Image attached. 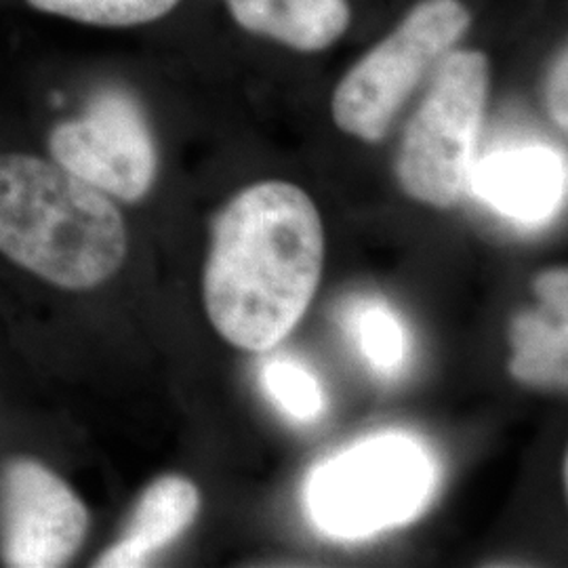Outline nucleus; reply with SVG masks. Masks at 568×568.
I'll return each mask as SVG.
<instances>
[{
    "mask_svg": "<svg viewBox=\"0 0 568 568\" xmlns=\"http://www.w3.org/2000/svg\"><path fill=\"white\" fill-rule=\"evenodd\" d=\"M356 337L366 361L377 371L392 373L405 363V331L384 305H363L356 316Z\"/></svg>",
    "mask_w": 568,
    "mask_h": 568,
    "instance_id": "4468645a",
    "label": "nucleus"
},
{
    "mask_svg": "<svg viewBox=\"0 0 568 568\" xmlns=\"http://www.w3.org/2000/svg\"><path fill=\"white\" fill-rule=\"evenodd\" d=\"M490 61L476 49L448 51L405 129L396 175L406 194L432 206L464 199L485 121Z\"/></svg>",
    "mask_w": 568,
    "mask_h": 568,
    "instance_id": "20e7f679",
    "label": "nucleus"
},
{
    "mask_svg": "<svg viewBox=\"0 0 568 568\" xmlns=\"http://www.w3.org/2000/svg\"><path fill=\"white\" fill-rule=\"evenodd\" d=\"M185 0H0V11L95 30H145L180 13Z\"/></svg>",
    "mask_w": 568,
    "mask_h": 568,
    "instance_id": "9b49d317",
    "label": "nucleus"
},
{
    "mask_svg": "<svg viewBox=\"0 0 568 568\" xmlns=\"http://www.w3.org/2000/svg\"><path fill=\"white\" fill-rule=\"evenodd\" d=\"M567 77H568V53L562 49L554 61L548 77V105L554 121L558 122L567 131Z\"/></svg>",
    "mask_w": 568,
    "mask_h": 568,
    "instance_id": "2eb2a0df",
    "label": "nucleus"
},
{
    "mask_svg": "<svg viewBox=\"0 0 568 568\" xmlns=\"http://www.w3.org/2000/svg\"><path fill=\"white\" fill-rule=\"evenodd\" d=\"M537 295L549 310L560 318L567 321L568 276L567 270H551L537 278L535 283Z\"/></svg>",
    "mask_w": 568,
    "mask_h": 568,
    "instance_id": "dca6fc26",
    "label": "nucleus"
},
{
    "mask_svg": "<svg viewBox=\"0 0 568 568\" xmlns=\"http://www.w3.org/2000/svg\"><path fill=\"white\" fill-rule=\"evenodd\" d=\"M234 23L300 53H321L344 39L352 9L347 0H224Z\"/></svg>",
    "mask_w": 568,
    "mask_h": 568,
    "instance_id": "9d476101",
    "label": "nucleus"
},
{
    "mask_svg": "<svg viewBox=\"0 0 568 568\" xmlns=\"http://www.w3.org/2000/svg\"><path fill=\"white\" fill-rule=\"evenodd\" d=\"M47 156L112 201H143L161 175V145L135 82L47 58L34 70Z\"/></svg>",
    "mask_w": 568,
    "mask_h": 568,
    "instance_id": "7ed1b4c3",
    "label": "nucleus"
},
{
    "mask_svg": "<svg viewBox=\"0 0 568 568\" xmlns=\"http://www.w3.org/2000/svg\"><path fill=\"white\" fill-rule=\"evenodd\" d=\"M264 382L274 403L293 419L310 422L323 413V389L304 366L291 361H274L265 366Z\"/></svg>",
    "mask_w": 568,
    "mask_h": 568,
    "instance_id": "ddd939ff",
    "label": "nucleus"
},
{
    "mask_svg": "<svg viewBox=\"0 0 568 568\" xmlns=\"http://www.w3.org/2000/svg\"><path fill=\"white\" fill-rule=\"evenodd\" d=\"M89 514L79 495L37 459L4 467L0 551L7 567L58 568L81 549Z\"/></svg>",
    "mask_w": 568,
    "mask_h": 568,
    "instance_id": "0eeeda50",
    "label": "nucleus"
},
{
    "mask_svg": "<svg viewBox=\"0 0 568 568\" xmlns=\"http://www.w3.org/2000/svg\"><path fill=\"white\" fill-rule=\"evenodd\" d=\"M434 464L403 434L366 438L318 467L305 488L314 525L339 539H361L403 525L424 508Z\"/></svg>",
    "mask_w": 568,
    "mask_h": 568,
    "instance_id": "39448f33",
    "label": "nucleus"
},
{
    "mask_svg": "<svg viewBox=\"0 0 568 568\" xmlns=\"http://www.w3.org/2000/svg\"><path fill=\"white\" fill-rule=\"evenodd\" d=\"M516 379L530 386L567 384V323L554 325L541 314H520L511 325Z\"/></svg>",
    "mask_w": 568,
    "mask_h": 568,
    "instance_id": "f8f14e48",
    "label": "nucleus"
},
{
    "mask_svg": "<svg viewBox=\"0 0 568 568\" xmlns=\"http://www.w3.org/2000/svg\"><path fill=\"white\" fill-rule=\"evenodd\" d=\"M0 253L44 283L87 291L121 270L126 225L116 201L42 148L0 145Z\"/></svg>",
    "mask_w": 568,
    "mask_h": 568,
    "instance_id": "f03ea898",
    "label": "nucleus"
},
{
    "mask_svg": "<svg viewBox=\"0 0 568 568\" xmlns=\"http://www.w3.org/2000/svg\"><path fill=\"white\" fill-rule=\"evenodd\" d=\"M567 171L558 154L544 148H527L488 156L474 164L471 182L476 192L518 222H541L565 196Z\"/></svg>",
    "mask_w": 568,
    "mask_h": 568,
    "instance_id": "6e6552de",
    "label": "nucleus"
},
{
    "mask_svg": "<svg viewBox=\"0 0 568 568\" xmlns=\"http://www.w3.org/2000/svg\"><path fill=\"white\" fill-rule=\"evenodd\" d=\"M469 26L471 11L464 0H419L345 72L333 93L335 124L363 142H382L413 91Z\"/></svg>",
    "mask_w": 568,
    "mask_h": 568,
    "instance_id": "423d86ee",
    "label": "nucleus"
},
{
    "mask_svg": "<svg viewBox=\"0 0 568 568\" xmlns=\"http://www.w3.org/2000/svg\"><path fill=\"white\" fill-rule=\"evenodd\" d=\"M204 305L230 344L264 352L300 323L321 283L325 234L302 187L262 182L225 204L213 222Z\"/></svg>",
    "mask_w": 568,
    "mask_h": 568,
    "instance_id": "f257e3e1",
    "label": "nucleus"
},
{
    "mask_svg": "<svg viewBox=\"0 0 568 568\" xmlns=\"http://www.w3.org/2000/svg\"><path fill=\"white\" fill-rule=\"evenodd\" d=\"M201 509V495L187 478L163 476L143 490L121 539L105 549L95 567L138 568L173 544Z\"/></svg>",
    "mask_w": 568,
    "mask_h": 568,
    "instance_id": "1a4fd4ad",
    "label": "nucleus"
}]
</instances>
